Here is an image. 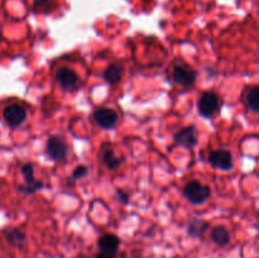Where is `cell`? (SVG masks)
Instances as JSON below:
<instances>
[{"instance_id":"1","label":"cell","mask_w":259,"mask_h":258,"mask_svg":"<svg viewBox=\"0 0 259 258\" xmlns=\"http://www.w3.org/2000/svg\"><path fill=\"white\" fill-rule=\"evenodd\" d=\"M184 194L186 199L189 200L191 204L200 205L204 204L207 199L210 197V189L205 185L200 184L199 181H190L187 182L186 186L184 189Z\"/></svg>"},{"instance_id":"2","label":"cell","mask_w":259,"mask_h":258,"mask_svg":"<svg viewBox=\"0 0 259 258\" xmlns=\"http://www.w3.org/2000/svg\"><path fill=\"white\" fill-rule=\"evenodd\" d=\"M220 106H222L220 98L217 94L212 93V91H207V93L202 94L199 99V103H197L199 113L204 118H211V116H214L220 110Z\"/></svg>"},{"instance_id":"3","label":"cell","mask_w":259,"mask_h":258,"mask_svg":"<svg viewBox=\"0 0 259 258\" xmlns=\"http://www.w3.org/2000/svg\"><path fill=\"white\" fill-rule=\"evenodd\" d=\"M46 152L52 161H62L67 157L68 147L60 137H51L46 144Z\"/></svg>"},{"instance_id":"4","label":"cell","mask_w":259,"mask_h":258,"mask_svg":"<svg viewBox=\"0 0 259 258\" xmlns=\"http://www.w3.org/2000/svg\"><path fill=\"white\" fill-rule=\"evenodd\" d=\"M209 163L215 168L229 171L233 168V156L227 149H217L209 154Z\"/></svg>"},{"instance_id":"5","label":"cell","mask_w":259,"mask_h":258,"mask_svg":"<svg viewBox=\"0 0 259 258\" xmlns=\"http://www.w3.org/2000/svg\"><path fill=\"white\" fill-rule=\"evenodd\" d=\"M5 121L9 126L12 128H17V126L22 125L23 123L27 119V111L23 106L18 105V104H13V105H9L8 108H5L4 113Z\"/></svg>"},{"instance_id":"6","label":"cell","mask_w":259,"mask_h":258,"mask_svg":"<svg viewBox=\"0 0 259 258\" xmlns=\"http://www.w3.org/2000/svg\"><path fill=\"white\" fill-rule=\"evenodd\" d=\"M94 119L96 124L104 129H113L118 124L119 116L113 109L100 108L94 113Z\"/></svg>"},{"instance_id":"7","label":"cell","mask_w":259,"mask_h":258,"mask_svg":"<svg viewBox=\"0 0 259 258\" xmlns=\"http://www.w3.org/2000/svg\"><path fill=\"white\" fill-rule=\"evenodd\" d=\"M172 77H174L175 82L179 85L185 86H192L196 81V72L192 68L186 67V66H176L172 72Z\"/></svg>"},{"instance_id":"8","label":"cell","mask_w":259,"mask_h":258,"mask_svg":"<svg viewBox=\"0 0 259 258\" xmlns=\"http://www.w3.org/2000/svg\"><path fill=\"white\" fill-rule=\"evenodd\" d=\"M175 142L185 148L190 149L197 144V133L195 126H186L175 134Z\"/></svg>"},{"instance_id":"9","label":"cell","mask_w":259,"mask_h":258,"mask_svg":"<svg viewBox=\"0 0 259 258\" xmlns=\"http://www.w3.org/2000/svg\"><path fill=\"white\" fill-rule=\"evenodd\" d=\"M57 82L65 89H72L78 83V76L73 70L67 67H62L56 73Z\"/></svg>"},{"instance_id":"10","label":"cell","mask_w":259,"mask_h":258,"mask_svg":"<svg viewBox=\"0 0 259 258\" xmlns=\"http://www.w3.org/2000/svg\"><path fill=\"white\" fill-rule=\"evenodd\" d=\"M119 244H120V240L114 234H105L99 239V248L101 249V252L106 253V254L113 255L118 250Z\"/></svg>"},{"instance_id":"11","label":"cell","mask_w":259,"mask_h":258,"mask_svg":"<svg viewBox=\"0 0 259 258\" xmlns=\"http://www.w3.org/2000/svg\"><path fill=\"white\" fill-rule=\"evenodd\" d=\"M124 68L121 67L120 65H116V63H113V65H109V67L106 68L105 72H104V78L105 81H108L111 85H115L120 81L121 76H123Z\"/></svg>"},{"instance_id":"12","label":"cell","mask_w":259,"mask_h":258,"mask_svg":"<svg viewBox=\"0 0 259 258\" xmlns=\"http://www.w3.org/2000/svg\"><path fill=\"white\" fill-rule=\"evenodd\" d=\"M211 239L218 245H222L223 247V245H227L230 242V233L228 232L227 228L215 227L211 230Z\"/></svg>"},{"instance_id":"13","label":"cell","mask_w":259,"mask_h":258,"mask_svg":"<svg viewBox=\"0 0 259 258\" xmlns=\"http://www.w3.org/2000/svg\"><path fill=\"white\" fill-rule=\"evenodd\" d=\"M103 161L109 169L118 168L121 163V161L119 159V157L114 153V151L111 148H108L105 152H104Z\"/></svg>"},{"instance_id":"14","label":"cell","mask_w":259,"mask_h":258,"mask_svg":"<svg viewBox=\"0 0 259 258\" xmlns=\"http://www.w3.org/2000/svg\"><path fill=\"white\" fill-rule=\"evenodd\" d=\"M247 105L250 110L259 113V86H254L247 95Z\"/></svg>"},{"instance_id":"15","label":"cell","mask_w":259,"mask_h":258,"mask_svg":"<svg viewBox=\"0 0 259 258\" xmlns=\"http://www.w3.org/2000/svg\"><path fill=\"white\" fill-rule=\"evenodd\" d=\"M207 228V223L204 220L194 219L189 225V234L192 237H200L204 234V232Z\"/></svg>"},{"instance_id":"16","label":"cell","mask_w":259,"mask_h":258,"mask_svg":"<svg viewBox=\"0 0 259 258\" xmlns=\"http://www.w3.org/2000/svg\"><path fill=\"white\" fill-rule=\"evenodd\" d=\"M7 239L10 244L15 245V247H20L25 242V235L20 230L12 229L7 232Z\"/></svg>"},{"instance_id":"17","label":"cell","mask_w":259,"mask_h":258,"mask_svg":"<svg viewBox=\"0 0 259 258\" xmlns=\"http://www.w3.org/2000/svg\"><path fill=\"white\" fill-rule=\"evenodd\" d=\"M22 174L25 180V185H30L35 181L34 180V167L32 163H25L22 167Z\"/></svg>"},{"instance_id":"18","label":"cell","mask_w":259,"mask_h":258,"mask_svg":"<svg viewBox=\"0 0 259 258\" xmlns=\"http://www.w3.org/2000/svg\"><path fill=\"white\" fill-rule=\"evenodd\" d=\"M43 187V184L40 181H37L35 180L33 184L30 185H23V186H19V190L20 191H23L24 194H34V192L39 191L40 189Z\"/></svg>"},{"instance_id":"19","label":"cell","mask_w":259,"mask_h":258,"mask_svg":"<svg viewBox=\"0 0 259 258\" xmlns=\"http://www.w3.org/2000/svg\"><path fill=\"white\" fill-rule=\"evenodd\" d=\"M88 174H89L88 167H86V166H78V167H76V169L73 171L72 177L75 180H80V179H82V177H85Z\"/></svg>"},{"instance_id":"20","label":"cell","mask_w":259,"mask_h":258,"mask_svg":"<svg viewBox=\"0 0 259 258\" xmlns=\"http://www.w3.org/2000/svg\"><path fill=\"white\" fill-rule=\"evenodd\" d=\"M118 196L120 197V201H123V202H126V201H128V195L124 194V192L118 191Z\"/></svg>"},{"instance_id":"21","label":"cell","mask_w":259,"mask_h":258,"mask_svg":"<svg viewBox=\"0 0 259 258\" xmlns=\"http://www.w3.org/2000/svg\"><path fill=\"white\" fill-rule=\"evenodd\" d=\"M96 258H114L111 254H106V253H100V254L96 255Z\"/></svg>"},{"instance_id":"22","label":"cell","mask_w":259,"mask_h":258,"mask_svg":"<svg viewBox=\"0 0 259 258\" xmlns=\"http://www.w3.org/2000/svg\"><path fill=\"white\" fill-rule=\"evenodd\" d=\"M80 258H88V257H80Z\"/></svg>"}]
</instances>
